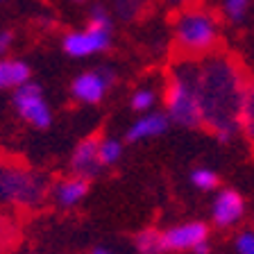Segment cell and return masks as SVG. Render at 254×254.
<instances>
[{
	"label": "cell",
	"instance_id": "6da1fadb",
	"mask_svg": "<svg viewBox=\"0 0 254 254\" xmlns=\"http://www.w3.org/2000/svg\"><path fill=\"white\" fill-rule=\"evenodd\" d=\"M250 77L229 53L204 55L197 59V102L202 127L220 143L238 134V109Z\"/></svg>",
	"mask_w": 254,
	"mask_h": 254
},
{
	"label": "cell",
	"instance_id": "7a4b0ae2",
	"mask_svg": "<svg viewBox=\"0 0 254 254\" xmlns=\"http://www.w3.org/2000/svg\"><path fill=\"white\" fill-rule=\"evenodd\" d=\"M173 39L180 57L200 59L218 50L220 43V23L216 14L200 5H186L175 16Z\"/></svg>",
	"mask_w": 254,
	"mask_h": 254
},
{
	"label": "cell",
	"instance_id": "3957f363",
	"mask_svg": "<svg viewBox=\"0 0 254 254\" xmlns=\"http://www.w3.org/2000/svg\"><path fill=\"white\" fill-rule=\"evenodd\" d=\"M164 100L170 123H177L189 129L202 127L200 102H197V59L180 57L170 66Z\"/></svg>",
	"mask_w": 254,
	"mask_h": 254
},
{
	"label": "cell",
	"instance_id": "277c9868",
	"mask_svg": "<svg viewBox=\"0 0 254 254\" xmlns=\"http://www.w3.org/2000/svg\"><path fill=\"white\" fill-rule=\"evenodd\" d=\"M48 195V182L41 173L18 166H0V202L37 209Z\"/></svg>",
	"mask_w": 254,
	"mask_h": 254
},
{
	"label": "cell",
	"instance_id": "5b68a950",
	"mask_svg": "<svg viewBox=\"0 0 254 254\" xmlns=\"http://www.w3.org/2000/svg\"><path fill=\"white\" fill-rule=\"evenodd\" d=\"M111 32H114V23H111V14L102 5H93L91 9V21L84 30L68 32L64 37L62 46L64 53L68 57H89V55L102 53L111 46Z\"/></svg>",
	"mask_w": 254,
	"mask_h": 254
},
{
	"label": "cell",
	"instance_id": "8992f818",
	"mask_svg": "<svg viewBox=\"0 0 254 254\" xmlns=\"http://www.w3.org/2000/svg\"><path fill=\"white\" fill-rule=\"evenodd\" d=\"M14 107L18 111V116L37 129H48L53 123V111H50L48 102L43 100L41 86L34 84V82H25V84L16 86Z\"/></svg>",
	"mask_w": 254,
	"mask_h": 254
},
{
	"label": "cell",
	"instance_id": "52a82bcc",
	"mask_svg": "<svg viewBox=\"0 0 254 254\" xmlns=\"http://www.w3.org/2000/svg\"><path fill=\"white\" fill-rule=\"evenodd\" d=\"M166 252H193L195 248L209 243V225L202 220H189L175 227L161 229Z\"/></svg>",
	"mask_w": 254,
	"mask_h": 254
},
{
	"label": "cell",
	"instance_id": "ba28073f",
	"mask_svg": "<svg viewBox=\"0 0 254 254\" xmlns=\"http://www.w3.org/2000/svg\"><path fill=\"white\" fill-rule=\"evenodd\" d=\"M114 70L111 68H93V70H84L82 75L73 79L70 84V93L75 100L84 102V105H95L105 98V93L109 91V86L114 84Z\"/></svg>",
	"mask_w": 254,
	"mask_h": 254
},
{
	"label": "cell",
	"instance_id": "9c48e42d",
	"mask_svg": "<svg viewBox=\"0 0 254 254\" xmlns=\"http://www.w3.org/2000/svg\"><path fill=\"white\" fill-rule=\"evenodd\" d=\"M213 225L220 229H229L245 218V200L234 189H222L211 204Z\"/></svg>",
	"mask_w": 254,
	"mask_h": 254
},
{
	"label": "cell",
	"instance_id": "30bf717a",
	"mask_svg": "<svg viewBox=\"0 0 254 254\" xmlns=\"http://www.w3.org/2000/svg\"><path fill=\"white\" fill-rule=\"evenodd\" d=\"M98 136H86L75 145L73 154H70V173L82 180H93L102 170L100 161H98Z\"/></svg>",
	"mask_w": 254,
	"mask_h": 254
},
{
	"label": "cell",
	"instance_id": "8fae6325",
	"mask_svg": "<svg viewBox=\"0 0 254 254\" xmlns=\"http://www.w3.org/2000/svg\"><path fill=\"white\" fill-rule=\"evenodd\" d=\"M168 127H170L168 114H164V111H148V114H143L138 121L132 123V127H129L125 134V141L138 143V141H145V138L161 136Z\"/></svg>",
	"mask_w": 254,
	"mask_h": 254
},
{
	"label": "cell",
	"instance_id": "7c38bea8",
	"mask_svg": "<svg viewBox=\"0 0 254 254\" xmlns=\"http://www.w3.org/2000/svg\"><path fill=\"white\" fill-rule=\"evenodd\" d=\"M50 193H53V200L57 206H62V209H73V206H77L79 202L86 197V193H89V180H82V177L70 175V177L59 180L57 184L53 186Z\"/></svg>",
	"mask_w": 254,
	"mask_h": 254
},
{
	"label": "cell",
	"instance_id": "4fadbf2b",
	"mask_svg": "<svg viewBox=\"0 0 254 254\" xmlns=\"http://www.w3.org/2000/svg\"><path fill=\"white\" fill-rule=\"evenodd\" d=\"M30 66L18 59H0V89H11L30 82Z\"/></svg>",
	"mask_w": 254,
	"mask_h": 254
},
{
	"label": "cell",
	"instance_id": "5bb4252c",
	"mask_svg": "<svg viewBox=\"0 0 254 254\" xmlns=\"http://www.w3.org/2000/svg\"><path fill=\"white\" fill-rule=\"evenodd\" d=\"M238 132L254 143V79H250L243 91V100L238 109Z\"/></svg>",
	"mask_w": 254,
	"mask_h": 254
},
{
	"label": "cell",
	"instance_id": "9a60e30c",
	"mask_svg": "<svg viewBox=\"0 0 254 254\" xmlns=\"http://www.w3.org/2000/svg\"><path fill=\"white\" fill-rule=\"evenodd\" d=\"M134 245L141 254H166L164 250V234L161 229H141V232L134 236Z\"/></svg>",
	"mask_w": 254,
	"mask_h": 254
},
{
	"label": "cell",
	"instance_id": "2e32d148",
	"mask_svg": "<svg viewBox=\"0 0 254 254\" xmlns=\"http://www.w3.org/2000/svg\"><path fill=\"white\" fill-rule=\"evenodd\" d=\"M123 157V143L116 138H100L98 143V161L102 168H109Z\"/></svg>",
	"mask_w": 254,
	"mask_h": 254
},
{
	"label": "cell",
	"instance_id": "e0dca14e",
	"mask_svg": "<svg viewBox=\"0 0 254 254\" xmlns=\"http://www.w3.org/2000/svg\"><path fill=\"white\" fill-rule=\"evenodd\" d=\"M248 11H250V0H222V16L232 25L243 23Z\"/></svg>",
	"mask_w": 254,
	"mask_h": 254
},
{
	"label": "cell",
	"instance_id": "ac0fdd59",
	"mask_svg": "<svg viewBox=\"0 0 254 254\" xmlns=\"http://www.w3.org/2000/svg\"><path fill=\"white\" fill-rule=\"evenodd\" d=\"M154 100H157L154 91L150 89V86H141V89H136V91L132 93V98H129V105H132L134 111L148 114V111L154 107Z\"/></svg>",
	"mask_w": 254,
	"mask_h": 254
},
{
	"label": "cell",
	"instance_id": "d6986e66",
	"mask_svg": "<svg viewBox=\"0 0 254 254\" xmlns=\"http://www.w3.org/2000/svg\"><path fill=\"white\" fill-rule=\"evenodd\" d=\"M190 184L200 190H213L218 189L220 182H218V175L211 168H195L190 173Z\"/></svg>",
	"mask_w": 254,
	"mask_h": 254
},
{
	"label": "cell",
	"instance_id": "ffe728a7",
	"mask_svg": "<svg viewBox=\"0 0 254 254\" xmlns=\"http://www.w3.org/2000/svg\"><path fill=\"white\" fill-rule=\"evenodd\" d=\"M114 9H116V14L123 21H132L134 16L143 9V0H116Z\"/></svg>",
	"mask_w": 254,
	"mask_h": 254
},
{
	"label": "cell",
	"instance_id": "44dd1931",
	"mask_svg": "<svg viewBox=\"0 0 254 254\" xmlns=\"http://www.w3.org/2000/svg\"><path fill=\"white\" fill-rule=\"evenodd\" d=\"M234 248H236L238 254H254V229L238 232L236 241H234Z\"/></svg>",
	"mask_w": 254,
	"mask_h": 254
},
{
	"label": "cell",
	"instance_id": "7402d4cb",
	"mask_svg": "<svg viewBox=\"0 0 254 254\" xmlns=\"http://www.w3.org/2000/svg\"><path fill=\"white\" fill-rule=\"evenodd\" d=\"M11 46V32H0V57L9 50Z\"/></svg>",
	"mask_w": 254,
	"mask_h": 254
},
{
	"label": "cell",
	"instance_id": "603a6c76",
	"mask_svg": "<svg viewBox=\"0 0 254 254\" xmlns=\"http://www.w3.org/2000/svg\"><path fill=\"white\" fill-rule=\"evenodd\" d=\"M89 254H114V252H111V250H107V248H93Z\"/></svg>",
	"mask_w": 254,
	"mask_h": 254
},
{
	"label": "cell",
	"instance_id": "cb8c5ba5",
	"mask_svg": "<svg viewBox=\"0 0 254 254\" xmlns=\"http://www.w3.org/2000/svg\"><path fill=\"white\" fill-rule=\"evenodd\" d=\"M168 2H173V5H193V2H195V0H168Z\"/></svg>",
	"mask_w": 254,
	"mask_h": 254
},
{
	"label": "cell",
	"instance_id": "d4e9b609",
	"mask_svg": "<svg viewBox=\"0 0 254 254\" xmlns=\"http://www.w3.org/2000/svg\"><path fill=\"white\" fill-rule=\"evenodd\" d=\"M77 2H82V0H77Z\"/></svg>",
	"mask_w": 254,
	"mask_h": 254
}]
</instances>
